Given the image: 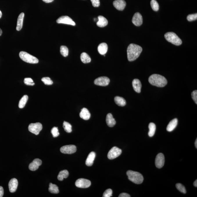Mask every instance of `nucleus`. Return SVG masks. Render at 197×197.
<instances>
[{
  "instance_id": "obj_1",
  "label": "nucleus",
  "mask_w": 197,
  "mask_h": 197,
  "mask_svg": "<svg viewBox=\"0 0 197 197\" xmlns=\"http://www.w3.org/2000/svg\"><path fill=\"white\" fill-rule=\"evenodd\" d=\"M142 49L140 46L134 44H131L127 49V55L128 60L132 61L135 60L142 52Z\"/></svg>"
},
{
  "instance_id": "obj_2",
  "label": "nucleus",
  "mask_w": 197,
  "mask_h": 197,
  "mask_svg": "<svg viewBox=\"0 0 197 197\" xmlns=\"http://www.w3.org/2000/svg\"><path fill=\"white\" fill-rule=\"evenodd\" d=\"M149 83L152 85L163 87L167 84V80L165 77L158 74H153L151 75L149 78Z\"/></svg>"
},
{
  "instance_id": "obj_3",
  "label": "nucleus",
  "mask_w": 197,
  "mask_h": 197,
  "mask_svg": "<svg viewBox=\"0 0 197 197\" xmlns=\"http://www.w3.org/2000/svg\"><path fill=\"white\" fill-rule=\"evenodd\" d=\"M128 179L131 182L137 185L142 183L144 181L143 176L139 173L132 171H128L127 172Z\"/></svg>"
},
{
  "instance_id": "obj_4",
  "label": "nucleus",
  "mask_w": 197,
  "mask_h": 197,
  "mask_svg": "<svg viewBox=\"0 0 197 197\" xmlns=\"http://www.w3.org/2000/svg\"><path fill=\"white\" fill-rule=\"evenodd\" d=\"M165 37L168 42L175 45L179 46L182 43V41L176 34L173 32H168L165 35Z\"/></svg>"
},
{
  "instance_id": "obj_5",
  "label": "nucleus",
  "mask_w": 197,
  "mask_h": 197,
  "mask_svg": "<svg viewBox=\"0 0 197 197\" xmlns=\"http://www.w3.org/2000/svg\"><path fill=\"white\" fill-rule=\"evenodd\" d=\"M19 56L23 61L28 63L37 64L39 62L38 58L24 51L19 53Z\"/></svg>"
},
{
  "instance_id": "obj_6",
  "label": "nucleus",
  "mask_w": 197,
  "mask_h": 197,
  "mask_svg": "<svg viewBox=\"0 0 197 197\" xmlns=\"http://www.w3.org/2000/svg\"><path fill=\"white\" fill-rule=\"evenodd\" d=\"M42 129V125L39 122L30 124L28 127L30 132L36 135H39Z\"/></svg>"
},
{
  "instance_id": "obj_7",
  "label": "nucleus",
  "mask_w": 197,
  "mask_h": 197,
  "mask_svg": "<svg viewBox=\"0 0 197 197\" xmlns=\"http://www.w3.org/2000/svg\"><path fill=\"white\" fill-rule=\"evenodd\" d=\"M122 152V150L119 148L115 146L113 147L108 153V158L110 160L115 159L119 156Z\"/></svg>"
},
{
  "instance_id": "obj_8",
  "label": "nucleus",
  "mask_w": 197,
  "mask_h": 197,
  "mask_svg": "<svg viewBox=\"0 0 197 197\" xmlns=\"http://www.w3.org/2000/svg\"><path fill=\"white\" fill-rule=\"evenodd\" d=\"M91 185V182L89 180L85 178H79L75 182V185L77 187L80 188H87Z\"/></svg>"
},
{
  "instance_id": "obj_9",
  "label": "nucleus",
  "mask_w": 197,
  "mask_h": 197,
  "mask_svg": "<svg viewBox=\"0 0 197 197\" xmlns=\"http://www.w3.org/2000/svg\"><path fill=\"white\" fill-rule=\"evenodd\" d=\"M61 152L62 153L72 154L76 152V147L74 145L64 146L60 148Z\"/></svg>"
},
{
  "instance_id": "obj_10",
  "label": "nucleus",
  "mask_w": 197,
  "mask_h": 197,
  "mask_svg": "<svg viewBox=\"0 0 197 197\" xmlns=\"http://www.w3.org/2000/svg\"><path fill=\"white\" fill-rule=\"evenodd\" d=\"M58 24H63L67 25L75 26L76 24L70 17L68 16H62L57 20Z\"/></svg>"
},
{
  "instance_id": "obj_11",
  "label": "nucleus",
  "mask_w": 197,
  "mask_h": 197,
  "mask_svg": "<svg viewBox=\"0 0 197 197\" xmlns=\"http://www.w3.org/2000/svg\"><path fill=\"white\" fill-rule=\"evenodd\" d=\"M110 82L109 78L107 77H101L97 78L94 81V84L99 86H106L108 85Z\"/></svg>"
},
{
  "instance_id": "obj_12",
  "label": "nucleus",
  "mask_w": 197,
  "mask_h": 197,
  "mask_svg": "<svg viewBox=\"0 0 197 197\" xmlns=\"http://www.w3.org/2000/svg\"><path fill=\"white\" fill-rule=\"evenodd\" d=\"M165 163V157L162 153H160L157 155L155 160V165L157 168H161L164 166Z\"/></svg>"
},
{
  "instance_id": "obj_13",
  "label": "nucleus",
  "mask_w": 197,
  "mask_h": 197,
  "mask_svg": "<svg viewBox=\"0 0 197 197\" xmlns=\"http://www.w3.org/2000/svg\"><path fill=\"white\" fill-rule=\"evenodd\" d=\"M132 22L136 26H139L142 25L143 18L142 15L139 12H136L132 18Z\"/></svg>"
},
{
  "instance_id": "obj_14",
  "label": "nucleus",
  "mask_w": 197,
  "mask_h": 197,
  "mask_svg": "<svg viewBox=\"0 0 197 197\" xmlns=\"http://www.w3.org/2000/svg\"><path fill=\"white\" fill-rule=\"evenodd\" d=\"M42 163V161L40 159L36 158L34 160L33 162L30 164L28 168L31 171H35L38 169Z\"/></svg>"
},
{
  "instance_id": "obj_15",
  "label": "nucleus",
  "mask_w": 197,
  "mask_h": 197,
  "mask_svg": "<svg viewBox=\"0 0 197 197\" xmlns=\"http://www.w3.org/2000/svg\"><path fill=\"white\" fill-rule=\"evenodd\" d=\"M113 4L114 7L120 11L123 10L126 6V2L124 0H116Z\"/></svg>"
},
{
  "instance_id": "obj_16",
  "label": "nucleus",
  "mask_w": 197,
  "mask_h": 197,
  "mask_svg": "<svg viewBox=\"0 0 197 197\" xmlns=\"http://www.w3.org/2000/svg\"><path fill=\"white\" fill-rule=\"evenodd\" d=\"M18 185L17 180L15 178H13L8 183V187L10 192L11 193L15 192L17 190Z\"/></svg>"
},
{
  "instance_id": "obj_17",
  "label": "nucleus",
  "mask_w": 197,
  "mask_h": 197,
  "mask_svg": "<svg viewBox=\"0 0 197 197\" xmlns=\"http://www.w3.org/2000/svg\"><path fill=\"white\" fill-rule=\"evenodd\" d=\"M98 21L96 23V25L100 27V28H103V27L106 26L108 25V20L103 16H98Z\"/></svg>"
},
{
  "instance_id": "obj_18",
  "label": "nucleus",
  "mask_w": 197,
  "mask_h": 197,
  "mask_svg": "<svg viewBox=\"0 0 197 197\" xmlns=\"http://www.w3.org/2000/svg\"><path fill=\"white\" fill-rule=\"evenodd\" d=\"M80 117L85 120H88L90 118L91 114L87 108H84L81 110L80 113Z\"/></svg>"
},
{
  "instance_id": "obj_19",
  "label": "nucleus",
  "mask_w": 197,
  "mask_h": 197,
  "mask_svg": "<svg viewBox=\"0 0 197 197\" xmlns=\"http://www.w3.org/2000/svg\"><path fill=\"white\" fill-rule=\"evenodd\" d=\"M132 85L133 89L135 92L138 93L141 92V88L142 85L141 81L138 79H135L132 82Z\"/></svg>"
},
{
  "instance_id": "obj_20",
  "label": "nucleus",
  "mask_w": 197,
  "mask_h": 197,
  "mask_svg": "<svg viewBox=\"0 0 197 197\" xmlns=\"http://www.w3.org/2000/svg\"><path fill=\"white\" fill-rule=\"evenodd\" d=\"M96 154L95 152H92L88 155L85 162L86 165L88 166H92L94 163V160L95 159Z\"/></svg>"
},
{
  "instance_id": "obj_21",
  "label": "nucleus",
  "mask_w": 197,
  "mask_h": 197,
  "mask_svg": "<svg viewBox=\"0 0 197 197\" xmlns=\"http://www.w3.org/2000/svg\"><path fill=\"white\" fill-rule=\"evenodd\" d=\"M98 53L101 55H105L108 51V45L105 43H102L98 46Z\"/></svg>"
},
{
  "instance_id": "obj_22",
  "label": "nucleus",
  "mask_w": 197,
  "mask_h": 197,
  "mask_svg": "<svg viewBox=\"0 0 197 197\" xmlns=\"http://www.w3.org/2000/svg\"><path fill=\"white\" fill-rule=\"evenodd\" d=\"M106 121L107 125L110 127H114L116 123V121L111 113L108 114L107 115Z\"/></svg>"
},
{
  "instance_id": "obj_23",
  "label": "nucleus",
  "mask_w": 197,
  "mask_h": 197,
  "mask_svg": "<svg viewBox=\"0 0 197 197\" xmlns=\"http://www.w3.org/2000/svg\"><path fill=\"white\" fill-rule=\"evenodd\" d=\"M24 16H25V14L24 12H22L20 14L18 17L16 27V30L17 31H20L22 28Z\"/></svg>"
},
{
  "instance_id": "obj_24",
  "label": "nucleus",
  "mask_w": 197,
  "mask_h": 197,
  "mask_svg": "<svg viewBox=\"0 0 197 197\" xmlns=\"http://www.w3.org/2000/svg\"><path fill=\"white\" fill-rule=\"evenodd\" d=\"M178 120L177 118L173 119L169 123L167 127V130L169 131V132L173 131L175 128H176L177 125H178Z\"/></svg>"
},
{
  "instance_id": "obj_25",
  "label": "nucleus",
  "mask_w": 197,
  "mask_h": 197,
  "mask_svg": "<svg viewBox=\"0 0 197 197\" xmlns=\"http://www.w3.org/2000/svg\"><path fill=\"white\" fill-rule=\"evenodd\" d=\"M114 101L117 105L120 106H124L126 104V101L122 97L116 96L114 98Z\"/></svg>"
},
{
  "instance_id": "obj_26",
  "label": "nucleus",
  "mask_w": 197,
  "mask_h": 197,
  "mask_svg": "<svg viewBox=\"0 0 197 197\" xmlns=\"http://www.w3.org/2000/svg\"><path fill=\"white\" fill-rule=\"evenodd\" d=\"M69 172L67 170L60 171L58 175V178L59 181H62L64 178H67L69 176Z\"/></svg>"
},
{
  "instance_id": "obj_27",
  "label": "nucleus",
  "mask_w": 197,
  "mask_h": 197,
  "mask_svg": "<svg viewBox=\"0 0 197 197\" xmlns=\"http://www.w3.org/2000/svg\"><path fill=\"white\" fill-rule=\"evenodd\" d=\"M81 61L84 63H88L91 61V58L89 55L85 52L83 53L80 55Z\"/></svg>"
},
{
  "instance_id": "obj_28",
  "label": "nucleus",
  "mask_w": 197,
  "mask_h": 197,
  "mask_svg": "<svg viewBox=\"0 0 197 197\" xmlns=\"http://www.w3.org/2000/svg\"><path fill=\"white\" fill-rule=\"evenodd\" d=\"M149 131L148 132V135L150 137H152L155 135L156 126L155 124L153 123H150L149 125Z\"/></svg>"
},
{
  "instance_id": "obj_29",
  "label": "nucleus",
  "mask_w": 197,
  "mask_h": 197,
  "mask_svg": "<svg viewBox=\"0 0 197 197\" xmlns=\"http://www.w3.org/2000/svg\"><path fill=\"white\" fill-rule=\"evenodd\" d=\"M49 191L52 194H57L59 192L58 188L57 185L52 183L49 184Z\"/></svg>"
},
{
  "instance_id": "obj_30",
  "label": "nucleus",
  "mask_w": 197,
  "mask_h": 197,
  "mask_svg": "<svg viewBox=\"0 0 197 197\" xmlns=\"http://www.w3.org/2000/svg\"><path fill=\"white\" fill-rule=\"evenodd\" d=\"M28 99V96L27 95H24L19 101V105H18L19 108H23L25 106Z\"/></svg>"
},
{
  "instance_id": "obj_31",
  "label": "nucleus",
  "mask_w": 197,
  "mask_h": 197,
  "mask_svg": "<svg viewBox=\"0 0 197 197\" xmlns=\"http://www.w3.org/2000/svg\"><path fill=\"white\" fill-rule=\"evenodd\" d=\"M63 127L64 128V130L67 132L68 133H70L72 131V126L68 122L64 121L63 123Z\"/></svg>"
},
{
  "instance_id": "obj_32",
  "label": "nucleus",
  "mask_w": 197,
  "mask_h": 197,
  "mask_svg": "<svg viewBox=\"0 0 197 197\" xmlns=\"http://www.w3.org/2000/svg\"><path fill=\"white\" fill-rule=\"evenodd\" d=\"M60 53L62 56L64 57L67 56L69 53V50L67 47L65 46H61L60 47Z\"/></svg>"
},
{
  "instance_id": "obj_33",
  "label": "nucleus",
  "mask_w": 197,
  "mask_h": 197,
  "mask_svg": "<svg viewBox=\"0 0 197 197\" xmlns=\"http://www.w3.org/2000/svg\"><path fill=\"white\" fill-rule=\"evenodd\" d=\"M151 6L154 11H157L159 8V6L156 0H152L151 2Z\"/></svg>"
},
{
  "instance_id": "obj_34",
  "label": "nucleus",
  "mask_w": 197,
  "mask_h": 197,
  "mask_svg": "<svg viewBox=\"0 0 197 197\" xmlns=\"http://www.w3.org/2000/svg\"><path fill=\"white\" fill-rule=\"evenodd\" d=\"M176 187L177 189L180 192L182 193L183 194L186 193V190L185 189V187L180 183H177L176 185Z\"/></svg>"
},
{
  "instance_id": "obj_35",
  "label": "nucleus",
  "mask_w": 197,
  "mask_h": 197,
  "mask_svg": "<svg viewBox=\"0 0 197 197\" xmlns=\"http://www.w3.org/2000/svg\"><path fill=\"white\" fill-rule=\"evenodd\" d=\"M41 80L45 85H51L53 83L52 80L49 77H44L42 78Z\"/></svg>"
},
{
  "instance_id": "obj_36",
  "label": "nucleus",
  "mask_w": 197,
  "mask_h": 197,
  "mask_svg": "<svg viewBox=\"0 0 197 197\" xmlns=\"http://www.w3.org/2000/svg\"><path fill=\"white\" fill-rule=\"evenodd\" d=\"M51 132L53 136L55 138L57 137L60 135L59 132H58V128L57 127H53L51 130Z\"/></svg>"
},
{
  "instance_id": "obj_37",
  "label": "nucleus",
  "mask_w": 197,
  "mask_h": 197,
  "mask_svg": "<svg viewBox=\"0 0 197 197\" xmlns=\"http://www.w3.org/2000/svg\"><path fill=\"white\" fill-rule=\"evenodd\" d=\"M24 83L27 85H35V83L33 82L32 78H26L24 79Z\"/></svg>"
},
{
  "instance_id": "obj_38",
  "label": "nucleus",
  "mask_w": 197,
  "mask_h": 197,
  "mask_svg": "<svg viewBox=\"0 0 197 197\" xmlns=\"http://www.w3.org/2000/svg\"><path fill=\"white\" fill-rule=\"evenodd\" d=\"M197 19V14H189L187 17V19L188 21H191L196 20Z\"/></svg>"
},
{
  "instance_id": "obj_39",
  "label": "nucleus",
  "mask_w": 197,
  "mask_h": 197,
  "mask_svg": "<svg viewBox=\"0 0 197 197\" xmlns=\"http://www.w3.org/2000/svg\"><path fill=\"white\" fill-rule=\"evenodd\" d=\"M112 189H108L104 192L103 197H110L112 196Z\"/></svg>"
},
{
  "instance_id": "obj_40",
  "label": "nucleus",
  "mask_w": 197,
  "mask_h": 197,
  "mask_svg": "<svg viewBox=\"0 0 197 197\" xmlns=\"http://www.w3.org/2000/svg\"><path fill=\"white\" fill-rule=\"evenodd\" d=\"M191 96H192V98L193 100L195 102V103L197 104V91L195 90L191 94Z\"/></svg>"
},
{
  "instance_id": "obj_41",
  "label": "nucleus",
  "mask_w": 197,
  "mask_h": 197,
  "mask_svg": "<svg viewBox=\"0 0 197 197\" xmlns=\"http://www.w3.org/2000/svg\"><path fill=\"white\" fill-rule=\"evenodd\" d=\"M92 5L94 7H98L100 5L99 0H91Z\"/></svg>"
},
{
  "instance_id": "obj_42",
  "label": "nucleus",
  "mask_w": 197,
  "mask_h": 197,
  "mask_svg": "<svg viewBox=\"0 0 197 197\" xmlns=\"http://www.w3.org/2000/svg\"><path fill=\"white\" fill-rule=\"evenodd\" d=\"M130 196L129 194L125 193H122L120 194L119 196V197H130Z\"/></svg>"
},
{
  "instance_id": "obj_43",
  "label": "nucleus",
  "mask_w": 197,
  "mask_h": 197,
  "mask_svg": "<svg viewBox=\"0 0 197 197\" xmlns=\"http://www.w3.org/2000/svg\"><path fill=\"white\" fill-rule=\"evenodd\" d=\"M4 194V189L2 186H0V197L3 196Z\"/></svg>"
},
{
  "instance_id": "obj_44",
  "label": "nucleus",
  "mask_w": 197,
  "mask_h": 197,
  "mask_svg": "<svg viewBox=\"0 0 197 197\" xmlns=\"http://www.w3.org/2000/svg\"><path fill=\"white\" fill-rule=\"evenodd\" d=\"M42 1L46 3H50L52 2L54 0H42Z\"/></svg>"
},
{
  "instance_id": "obj_45",
  "label": "nucleus",
  "mask_w": 197,
  "mask_h": 197,
  "mask_svg": "<svg viewBox=\"0 0 197 197\" xmlns=\"http://www.w3.org/2000/svg\"><path fill=\"white\" fill-rule=\"evenodd\" d=\"M194 186L196 187H197V180H196L194 182Z\"/></svg>"
},
{
  "instance_id": "obj_46",
  "label": "nucleus",
  "mask_w": 197,
  "mask_h": 197,
  "mask_svg": "<svg viewBox=\"0 0 197 197\" xmlns=\"http://www.w3.org/2000/svg\"><path fill=\"white\" fill-rule=\"evenodd\" d=\"M195 146L196 148H197V139H196V140L195 142Z\"/></svg>"
},
{
  "instance_id": "obj_47",
  "label": "nucleus",
  "mask_w": 197,
  "mask_h": 197,
  "mask_svg": "<svg viewBox=\"0 0 197 197\" xmlns=\"http://www.w3.org/2000/svg\"><path fill=\"white\" fill-rule=\"evenodd\" d=\"M2 30L0 28V36H1L2 35Z\"/></svg>"
},
{
  "instance_id": "obj_48",
  "label": "nucleus",
  "mask_w": 197,
  "mask_h": 197,
  "mask_svg": "<svg viewBox=\"0 0 197 197\" xmlns=\"http://www.w3.org/2000/svg\"><path fill=\"white\" fill-rule=\"evenodd\" d=\"M2 12H1V11L0 10V18L2 17Z\"/></svg>"
}]
</instances>
